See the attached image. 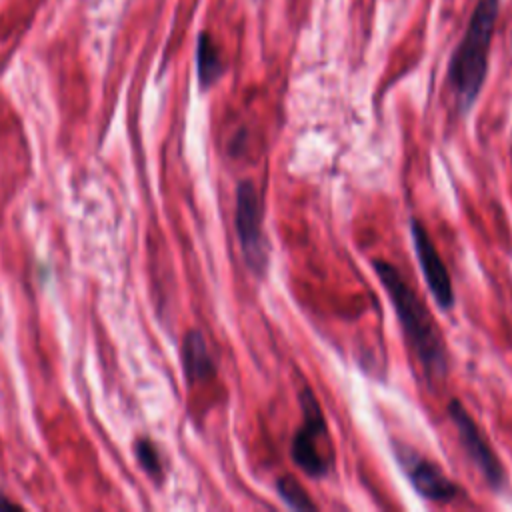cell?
Listing matches in <instances>:
<instances>
[{"label":"cell","instance_id":"30bf717a","mask_svg":"<svg viewBox=\"0 0 512 512\" xmlns=\"http://www.w3.org/2000/svg\"><path fill=\"white\" fill-rule=\"evenodd\" d=\"M276 490L280 498L286 502V506L294 510H318V506L308 498L306 490L292 478V476H282L276 480Z\"/></svg>","mask_w":512,"mask_h":512},{"label":"cell","instance_id":"52a82bcc","mask_svg":"<svg viewBox=\"0 0 512 512\" xmlns=\"http://www.w3.org/2000/svg\"><path fill=\"white\" fill-rule=\"evenodd\" d=\"M410 236L414 242L416 258L422 268V276L426 280V286L436 300V304L442 310H450L454 306V290H452V280L450 274L428 234L424 224L418 218L410 220Z\"/></svg>","mask_w":512,"mask_h":512},{"label":"cell","instance_id":"8992f818","mask_svg":"<svg viewBox=\"0 0 512 512\" xmlns=\"http://www.w3.org/2000/svg\"><path fill=\"white\" fill-rule=\"evenodd\" d=\"M394 446H396L394 456L398 464L402 466L410 484L422 498L436 504H448L458 496L460 488L442 472L440 466L420 456L410 446H404V444H394Z\"/></svg>","mask_w":512,"mask_h":512},{"label":"cell","instance_id":"7a4b0ae2","mask_svg":"<svg viewBox=\"0 0 512 512\" xmlns=\"http://www.w3.org/2000/svg\"><path fill=\"white\" fill-rule=\"evenodd\" d=\"M498 4L500 0H480L476 4L470 24L458 48L452 54L448 66V82L462 112H466L474 104L484 84L490 40L498 16Z\"/></svg>","mask_w":512,"mask_h":512},{"label":"cell","instance_id":"3957f363","mask_svg":"<svg viewBox=\"0 0 512 512\" xmlns=\"http://www.w3.org/2000/svg\"><path fill=\"white\" fill-rule=\"evenodd\" d=\"M300 408L304 420L292 436L290 456L306 476L322 478L332 468L334 450L320 404L308 386L300 390Z\"/></svg>","mask_w":512,"mask_h":512},{"label":"cell","instance_id":"ba28073f","mask_svg":"<svg viewBox=\"0 0 512 512\" xmlns=\"http://www.w3.org/2000/svg\"><path fill=\"white\" fill-rule=\"evenodd\" d=\"M182 362H184V372L190 382H200L208 380L214 376L216 366L214 360L208 352V346L202 338L200 332L192 330L186 334L184 344H182Z\"/></svg>","mask_w":512,"mask_h":512},{"label":"cell","instance_id":"5b68a950","mask_svg":"<svg viewBox=\"0 0 512 512\" xmlns=\"http://www.w3.org/2000/svg\"><path fill=\"white\" fill-rule=\"evenodd\" d=\"M448 416H450L452 424L456 426V432H458L464 452L468 454V458L476 466V470L482 474L486 484L492 490H502L504 482H506L504 468H502L496 452L492 450L490 442L486 440V436L482 434L478 424L472 420L468 410L460 404V400H456V398L450 400Z\"/></svg>","mask_w":512,"mask_h":512},{"label":"cell","instance_id":"6da1fadb","mask_svg":"<svg viewBox=\"0 0 512 512\" xmlns=\"http://www.w3.org/2000/svg\"><path fill=\"white\" fill-rule=\"evenodd\" d=\"M372 266L392 300L406 340L420 364L424 366L426 376L430 380L444 378L448 372V354L442 334L436 328L426 304L404 280L396 266L386 260H374Z\"/></svg>","mask_w":512,"mask_h":512},{"label":"cell","instance_id":"8fae6325","mask_svg":"<svg viewBox=\"0 0 512 512\" xmlns=\"http://www.w3.org/2000/svg\"><path fill=\"white\" fill-rule=\"evenodd\" d=\"M138 458H140L142 466H144L148 472H152V474L158 472V456H156V452H154V448H152L150 442L144 440V442L138 444Z\"/></svg>","mask_w":512,"mask_h":512},{"label":"cell","instance_id":"9c48e42d","mask_svg":"<svg viewBox=\"0 0 512 512\" xmlns=\"http://www.w3.org/2000/svg\"><path fill=\"white\" fill-rule=\"evenodd\" d=\"M198 74L204 86H210L222 74V60L208 36H202L198 44Z\"/></svg>","mask_w":512,"mask_h":512},{"label":"cell","instance_id":"277c9868","mask_svg":"<svg viewBox=\"0 0 512 512\" xmlns=\"http://www.w3.org/2000/svg\"><path fill=\"white\" fill-rule=\"evenodd\" d=\"M262 198L250 180H242L236 188V234L246 264L256 276H262L268 266V244L262 230Z\"/></svg>","mask_w":512,"mask_h":512}]
</instances>
